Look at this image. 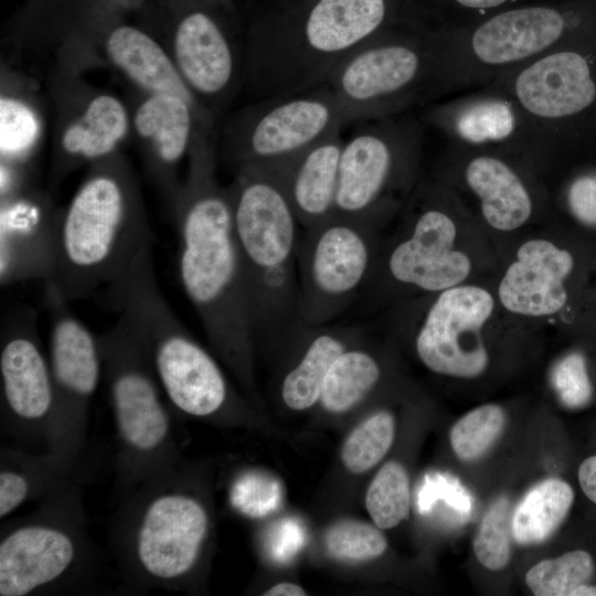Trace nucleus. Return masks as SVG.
<instances>
[{
	"label": "nucleus",
	"mask_w": 596,
	"mask_h": 596,
	"mask_svg": "<svg viewBox=\"0 0 596 596\" xmlns=\"http://www.w3.org/2000/svg\"><path fill=\"white\" fill-rule=\"evenodd\" d=\"M190 157L187 181L170 203L179 279L211 344L245 380L255 333L230 192L217 182L209 135L195 141Z\"/></svg>",
	"instance_id": "f257e3e1"
},
{
	"label": "nucleus",
	"mask_w": 596,
	"mask_h": 596,
	"mask_svg": "<svg viewBox=\"0 0 596 596\" xmlns=\"http://www.w3.org/2000/svg\"><path fill=\"white\" fill-rule=\"evenodd\" d=\"M385 233L361 292L366 308L387 309L419 295L490 279L499 256L486 234L438 180H419Z\"/></svg>",
	"instance_id": "f03ea898"
},
{
	"label": "nucleus",
	"mask_w": 596,
	"mask_h": 596,
	"mask_svg": "<svg viewBox=\"0 0 596 596\" xmlns=\"http://www.w3.org/2000/svg\"><path fill=\"white\" fill-rule=\"evenodd\" d=\"M198 486L181 459L123 497L110 544L126 593L193 584L211 534L210 510Z\"/></svg>",
	"instance_id": "7ed1b4c3"
},
{
	"label": "nucleus",
	"mask_w": 596,
	"mask_h": 596,
	"mask_svg": "<svg viewBox=\"0 0 596 596\" xmlns=\"http://www.w3.org/2000/svg\"><path fill=\"white\" fill-rule=\"evenodd\" d=\"M153 243L142 200L127 163L113 156L93 163L58 211L51 285L66 301L85 299L116 280Z\"/></svg>",
	"instance_id": "20e7f679"
},
{
	"label": "nucleus",
	"mask_w": 596,
	"mask_h": 596,
	"mask_svg": "<svg viewBox=\"0 0 596 596\" xmlns=\"http://www.w3.org/2000/svg\"><path fill=\"white\" fill-rule=\"evenodd\" d=\"M255 337L291 336L300 316L299 221L266 164L238 168L227 187Z\"/></svg>",
	"instance_id": "39448f33"
},
{
	"label": "nucleus",
	"mask_w": 596,
	"mask_h": 596,
	"mask_svg": "<svg viewBox=\"0 0 596 596\" xmlns=\"http://www.w3.org/2000/svg\"><path fill=\"white\" fill-rule=\"evenodd\" d=\"M386 0H316L300 18L260 28L245 46L243 81L266 99L324 85L385 30Z\"/></svg>",
	"instance_id": "423d86ee"
},
{
	"label": "nucleus",
	"mask_w": 596,
	"mask_h": 596,
	"mask_svg": "<svg viewBox=\"0 0 596 596\" xmlns=\"http://www.w3.org/2000/svg\"><path fill=\"white\" fill-rule=\"evenodd\" d=\"M152 244H146L128 268L104 289L107 306L138 337L172 409L211 418L235 401L213 356L191 336L159 287Z\"/></svg>",
	"instance_id": "0eeeda50"
},
{
	"label": "nucleus",
	"mask_w": 596,
	"mask_h": 596,
	"mask_svg": "<svg viewBox=\"0 0 596 596\" xmlns=\"http://www.w3.org/2000/svg\"><path fill=\"white\" fill-rule=\"evenodd\" d=\"M386 327L409 341L428 371L467 381L488 372L494 341L538 336L503 310L492 278L402 300L386 309Z\"/></svg>",
	"instance_id": "6e6552de"
},
{
	"label": "nucleus",
	"mask_w": 596,
	"mask_h": 596,
	"mask_svg": "<svg viewBox=\"0 0 596 596\" xmlns=\"http://www.w3.org/2000/svg\"><path fill=\"white\" fill-rule=\"evenodd\" d=\"M98 567L81 482L1 525V596L84 594L93 588Z\"/></svg>",
	"instance_id": "1a4fd4ad"
},
{
	"label": "nucleus",
	"mask_w": 596,
	"mask_h": 596,
	"mask_svg": "<svg viewBox=\"0 0 596 596\" xmlns=\"http://www.w3.org/2000/svg\"><path fill=\"white\" fill-rule=\"evenodd\" d=\"M116 433V488L125 497L181 460L168 400L138 337L120 316L98 336Z\"/></svg>",
	"instance_id": "9d476101"
},
{
	"label": "nucleus",
	"mask_w": 596,
	"mask_h": 596,
	"mask_svg": "<svg viewBox=\"0 0 596 596\" xmlns=\"http://www.w3.org/2000/svg\"><path fill=\"white\" fill-rule=\"evenodd\" d=\"M324 85L350 124L402 115L446 93L441 38L383 32L344 60Z\"/></svg>",
	"instance_id": "9b49d317"
},
{
	"label": "nucleus",
	"mask_w": 596,
	"mask_h": 596,
	"mask_svg": "<svg viewBox=\"0 0 596 596\" xmlns=\"http://www.w3.org/2000/svg\"><path fill=\"white\" fill-rule=\"evenodd\" d=\"M433 178L464 205L499 258L521 236L554 217L547 178L515 157L455 146Z\"/></svg>",
	"instance_id": "f8f14e48"
},
{
	"label": "nucleus",
	"mask_w": 596,
	"mask_h": 596,
	"mask_svg": "<svg viewBox=\"0 0 596 596\" xmlns=\"http://www.w3.org/2000/svg\"><path fill=\"white\" fill-rule=\"evenodd\" d=\"M365 123L343 142L333 214L393 223L421 180L422 128L402 115Z\"/></svg>",
	"instance_id": "ddd939ff"
},
{
	"label": "nucleus",
	"mask_w": 596,
	"mask_h": 596,
	"mask_svg": "<svg viewBox=\"0 0 596 596\" xmlns=\"http://www.w3.org/2000/svg\"><path fill=\"white\" fill-rule=\"evenodd\" d=\"M391 224L372 216L332 214L304 228L297 253L304 322L331 323L358 299Z\"/></svg>",
	"instance_id": "4468645a"
},
{
	"label": "nucleus",
	"mask_w": 596,
	"mask_h": 596,
	"mask_svg": "<svg viewBox=\"0 0 596 596\" xmlns=\"http://www.w3.org/2000/svg\"><path fill=\"white\" fill-rule=\"evenodd\" d=\"M576 272V253L553 217L504 251L492 287L503 310L539 333L566 324Z\"/></svg>",
	"instance_id": "2eb2a0df"
},
{
	"label": "nucleus",
	"mask_w": 596,
	"mask_h": 596,
	"mask_svg": "<svg viewBox=\"0 0 596 596\" xmlns=\"http://www.w3.org/2000/svg\"><path fill=\"white\" fill-rule=\"evenodd\" d=\"M36 312L17 307L2 317L0 334L1 432L18 447L52 450L57 398Z\"/></svg>",
	"instance_id": "dca6fc26"
},
{
	"label": "nucleus",
	"mask_w": 596,
	"mask_h": 596,
	"mask_svg": "<svg viewBox=\"0 0 596 596\" xmlns=\"http://www.w3.org/2000/svg\"><path fill=\"white\" fill-rule=\"evenodd\" d=\"M350 120L328 85L262 99L230 130V158L241 168L287 159Z\"/></svg>",
	"instance_id": "f3484780"
},
{
	"label": "nucleus",
	"mask_w": 596,
	"mask_h": 596,
	"mask_svg": "<svg viewBox=\"0 0 596 596\" xmlns=\"http://www.w3.org/2000/svg\"><path fill=\"white\" fill-rule=\"evenodd\" d=\"M44 305L50 318L47 358L57 398L55 441L50 451L82 460L89 406L104 373L99 338L46 283Z\"/></svg>",
	"instance_id": "a211bd4d"
},
{
	"label": "nucleus",
	"mask_w": 596,
	"mask_h": 596,
	"mask_svg": "<svg viewBox=\"0 0 596 596\" xmlns=\"http://www.w3.org/2000/svg\"><path fill=\"white\" fill-rule=\"evenodd\" d=\"M424 118L456 147L522 159L547 178V149L514 100L498 86L428 106Z\"/></svg>",
	"instance_id": "6ab92c4d"
},
{
	"label": "nucleus",
	"mask_w": 596,
	"mask_h": 596,
	"mask_svg": "<svg viewBox=\"0 0 596 596\" xmlns=\"http://www.w3.org/2000/svg\"><path fill=\"white\" fill-rule=\"evenodd\" d=\"M523 113L545 148L550 128L588 109L596 100L589 61L572 49H557L492 83Z\"/></svg>",
	"instance_id": "aec40b11"
},
{
	"label": "nucleus",
	"mask_w": 596,
	"mask_h": 596,
	"mask_svg": "<svg viewBox=\"0 0 596 596\" xmlns=\"http://www.w3.org/2000/svg\"><path fill=\"white\" fill-rule=\"evenodd\" d=\"M170 54L211 116L232 98L243 81L245 47L207 9L193 8L178 18Z\"/></svg>",
	"instance_id": "412c9836"
},
{
	"label": "nucleus",
	"mask_w": 596,
	"mask_h": 596,
	"mask_svg": "<svg viewBox=\"0 0 596 596\" xmlns=\"http://www.w3.org/2000/svg\"><path fill=\"white\" fill-rule=\"evenodd\" d=\"M58 211L38 193L1 198L0 281L8 286L49 278L53 264Z\"/></svg>",
	"instance_id": "4be33fe9"
},
{
	"label": "nucleus",
	"mask_w": 596,
	"mask_h": 596,
	"mask_svg": "<svg viewBox=\"0 0 596 596\" xmlns=\"http://www.w3.org/2000/svg\"><path fill=\"white\" fill-rule=\"evenodd\" d=\"M212 116L201 107L170 94H147L132 118L137 135L147 146L152 177L171 203L180 183L177 168L202 135Z\"/></svg>",
	"instance_id": "5701e85b"
},
{
	"label": "nucleus",
	"mask_w": 596,
	"mask_h": 596,
	"mask_svg": "<svg viewBox=\"0 0 596 596\" xmlns=\"http://www.w3.org/2000/svg\"><path fill=\"white\" fill-rule=\"evenodd\" d=\"M337 129L298 153L268 166L277 175L304 228L334 213L344 139Z\"/></svg>",
	"instance_id": "b1692460"
},
{
	"label": "nucleus",
	"mask_w": 596,
	"mask_h": 596,
	"mask_svg": "<svg viewBox=\"0 0 596 596\" xmlns=\"http://www.w3.org/2000/svg\"><path fill=\"white\" fill-rule=\"evenodd\" d=\"M128 130L129 115L120 99L106 93L91 97L61 134L53 181L77 166L113 157Z\"/></svg>",
	"instance_id": "393cba45"
},
{
	"label": "nucleus",
	"mask_w": 596,
	"mask_h": 596,
	"mask_svg": "<svg viewBox=\"0 0 596 596\" xmlns=\"http://www.w3.org/2000/svg\"><path fill=\"white\" fill-rule=\"evenodd\" d=\"M81 461L50 450L31 453L1 446L0 519L3 521L28 502L42 501L81 482Z\"/></svg>",
	"instance_id": "a878e982"
},
{
	"label": "nucleus",
	"mask_w": 596,
	"mask_h": 596,
	"mask_svg": "<svg viewBox=\"0 0 596 596\" xmlns=\"http://www.w3.org/2000/svg\"><path fill=\"white\" fill-rule=\"evenodd\" d=\"M105 52L110 62L147 94L175 95L204 109L171 54L143 30L130 24L115 26L106 36Z\"/></svg>",
	"instance_id": "bb28decb"
},
{
	"label": "nucleus",
	"mask_w": 596,
	"mask_h": 596,
	"mask_svg": "<svg viewBox=\"0 0 596 596\" xmlns=\"http://www.w3.org/2000/svg\"><path fill=\"white\" fill-rule=\"evenodd\" d=\"M352 327L301 324L299 334L302 350L280 385V396L288 408L305 411L318 403L330 366L359 339V333Z\"/></svg>",
	"instance_id": "cd10ccee"
},
{
	"label": "nucleus",
	"mask_w": 596,
	"mask_h": 596,
	"mask_svg": "<svg viewBox=\"0 0 596 596\" xmlns=\"http://www.w3.org/2000/svg\"><path fill=\"white\" fill-rule=\"evenodd\" d=\"M383 372L376 355L355 342L330 366L318 403L329 413L349 412L377 389L383 380Z\"/></svg>",
	"instance_id": "c85d7f7f"
},
{
	"label": "nucleus",
	"mask_w": 596,
	"mask_h": 596,
	"mask_svg": "<svg viewBox=\"0 0 596 596\" xmlns=\"http://www.w3.org/2000/svg\"><path fill=\"white\" fill-rule=\"evenodd\" d=\"M574 501L571 486L549 478L532 487L511 515V534L522 545L542 543L563 523Z\"/></svg>",
	"instance_id": "c756f323"
},
{
	"label": "nucleus",
	"mask_w": 596,
	"mask_h": 596,
	"mask_svg": "<svg viewBox=\"0 0 596 596\" xmlns=\"http://www.w3.org/2000/svg\"><path fill=\"white\" fill-rule=\"evenodd\" d=\"M411 507L409 478L398 461H387L372 479L365 508L374 524L387 530L407 519Z\"/></svg>",
	"instance_id": "7c9ffc66"
},
{
	"label": "nucleus",
	"mask_w": 596,
	"mask_h": 596,
	"mask_svg": "<svg viewBox=\"0 0 596 596\" xmlns=\"http://www.w3.org/2000/svg\"><path fill=\"white\" fill-rule=\"evenodd\" d=\"M395 437V419L391 412L379 411L362 421L347 437L341 460L352 473H363L383 459Z\"/></svg>",
	"instance_id": "2f4dec72"
},
{
	"label": "nucleus",
	"mask_w": 596,
	"mask_h": 596,
	"mask_svg": "<svg viewBox=\"0 0 596 596\" xmlns=\"http://www.w3.org/2000/svg\"><path fill=\"white\" fill-rule=\"evenodd\" d=\"M593 572L592 555L576 550L539 562L528 571L525 583L536 596H571L577 586L589 581Z\"/></svg>",
	"instance_id": "473e14b6"
},
{
	"label": "nucleus",
	"mask_w": 596,
	"mask_h": 596,
	"mask_svg": "<svg viewBox=\"0 0 596 596\" xmlns=\"http://www.w3.org/2000/svg\"><path fill=\"white\" fill-rule=\"evenodd\" d=\"M505 421L504 409L499 404L488 403L471 409L450 429L454 453L464 461L482 457L502 434Z\"/></svg>",
	"instance_id": "72a5a7b5"
},
{
	"label": "nucleus",
	"mask_w": 596,
	"mask_h": 596,
	"mask_svg": "<svg viewBox=\"0 0 596 596\" xmlns=\"http://www.w3.org/2000/svg\"><path fill=\"white\" fill-rule=\"evenodd\" d=\"M40 137V120L25 102L9 95L0 99V150L2 163L18 166L31 153Z\"/></svg>",
	"instance_id": "f704fd0d"
},
{
	"label": "nucleus",
	"mask_w": 596,
	"mask_h": 596,
	"mask_svg": "<svg viewBox=\"0 0 596 596\" xmlns=\"http://www.w3.org/2000/svg\"><path fill=\"white\" fill-rule=\"evenodd\" d=\"M328 553L339 561L366 562L381 556L387 542L380 528L356 520L333 523L324 533Z\"/></svg>",
	"instance_id": "c9c22d12"
},
{
	"label": "nucleus",
	"mask_w": 596,
	"mask_h": 596,
	"mask_svg": "<svg viewBox=\"0 0 596 596\" xmlns=\"http://www.w3.org/2000/svg\"><path fill=\"white\" fill-rule=\"evenodd\" d=\"M511 515L509 500L500 497L486 512L473 539L477 560L490 571H500L510 561Z\"/></svg>",
	"instance_id": "e433bc0d"
},
{
	"label": "nucleus",
	"mask_w": 596,
	"mask_h": 596,
	"mask_svg": "<svg viewBox=\"0 0 596 596\" xmlns=\"http://www.w3.org/2000/svg\"><path fill=\"white\" fill-rule=\"evenodd\" d=\"M279 482L262 472L241 475L231 489V503L241 513L260 518L274 511L280 503Z\"/></svg>",
	"instance_id": "4c0bfd02"
},
{
	"label": "nucleus",
	"mask_w": 596,
	"mask_h": 596,
	"mask_svg": "<svg viewBox=\"0 0 596 596\" xmlns=\"http://www.w3.org/2000/svg\"><path fill=\"white\" fill-rule=\"evenodd\" d=\"M552 383L560 400L568 407L586 405L592 397V383L584 356L568 353L554 365Z\"/></svg>",
	"instance_id": "58836bf2"
},
{
	"label": "nucleus",
	"mask_w": 596,
	"mask_h": 596,
	"mask_svg": "<svg viewBox=\"0 0 596 596\" xmlns=\"http://www.w3.org/2000/svg\"><path fill=\"white\" fill-rule=\"evenodd\" d=\"M562 205L578 225L596 230V171L574 177L562 192Z\"/></svg>",
	"instance_id": "ea45409f"
},
{
	"label": "nucleus",
	"mask_w": 596,
	"mask_h": 596,
	"mask_svg": "<svg viewBox=\"0 0 596 596\" xmlns=\"http://www.w3.org/2000/svg\"><path fill=\"white\" fill-rule=\"evenodd\" d=\"M578 481L586 497L596 503V456L588 457L581 464Z\"/></svg>",
	"instance_id": "a19ab883"
},
{
	"label": "nucleus",
	"mask_w": 596,
	"mask_h": 596,
	"mask_svg": "<svg viewBox=\"0 0 596 596\" xmlns=\"http://www.w3.org/2000/svg\"><path fill=\"white\" fill-rule=\"evenodd\" d=\"M306 590L294 583H279L267 589L265 596H305Z\"/></svg>",
	"instance_id": "79ce46f5"
},
{
	"label": "nucleus",
	"mask_w": 596,
	"mask_h": 596,
	"mask_svg": "<svg viewBox=\"0 0 596 596\" xmlns=\"http://www.w3.org/2000/svg\"><path fill=\"white\" fill-rule=\"evenodd\" d=\"M458 4L470 9H491L503 4L508 0H455Z\"/></svg>",
	"instance_id": "37998d69"
},
{
	"label": "nucleus",
	"mask_w": 596,
	"mask_h": 596,
	"mask_svg": "<svg viewBox=\"0 0 596 596\" xmlns=\"http://www.w3.org/2000/svg\"><path fill=\"white\" fill-rule=\"evenodd\" d=\"M571 596H596V587L586 583L582 584L572 592Z\"/></svg>",
	"instance_id": "c03bdc74"
}]
</instances>
